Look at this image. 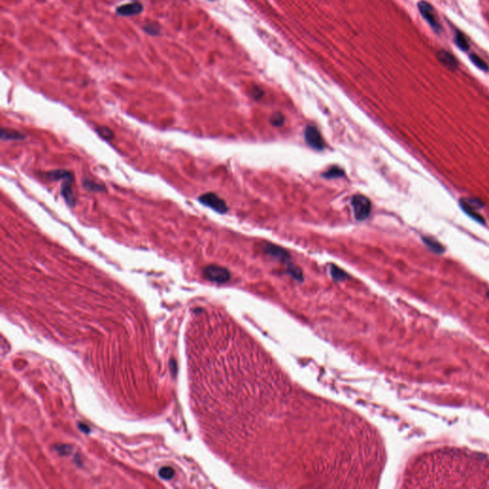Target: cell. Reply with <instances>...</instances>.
Listing matches in <instances>:
<instances>
[{
  "instance_id": "cell-8",
  "label": "cell",
  "mask_w": 489,
  "mask_h": 489,
  "mask_svg": "<svg viewBox=\"0 0 489 489\" xmlns=\"http://www.w3.org/2000/svg\"><path fill=\"white\" fill-rule=\"evenodd\" d=\"M61 196L65 200L68 206L74 207L76 204V198L74 196L72 185H73V175L70 172L67 176L61 180Z\"/></svg>"
},
{
  "instance_id": "cell-24",
  "label": "cell",
  "mask_w": 489,
  "mask_h": 489,
  "mask_svg": "<svg viewBox=\"0 0 489 489\" xmlns=\"http://www.w3.org/2000/svg\"><path fill=\"white\" fill-rule=\"evenodd\" d=\"M78 426L80 427V429H81V430L85 431V432H88V429H86V428H88L87 426H85V425H84V426H82L81 424H78Z\"/></svg>"
},
{
  "instance_id": "cell-1",
  "label": "cell",
  "mask_w": 489,
  "mask_h": 489,
  "mask_svg": "<svg viewBox=\"0 0 489 489\" xmlns=\"http://www.w3.org/2000/svg\"><path fill=\"white\" fill-rule=\"evenodd\" d=\"M351 205L353 210V214L356 220L358 221H363L366 220L370 213H371V209H372V204L370 200L364 195H354L352 198Z\"/></svg>"
},
{
  "instance_id": "cell-6",
  "label": "cell",
  "mask_w": 489,
  "mask_h": 489,
  "mask_svg": "<svg viewBox=\"0 0 489 489\" xmlns=\"http://www.w3.org/2000/svg\"><path fill=\"white\" fill-rule=\"evenodd\" d=\"M263 249L267 255H270L271 257L280 262L288 263L291 260V255L289 254V252L282 247H279L271 243H265L263 245Z\"/></svg>"
},
{
  "instance_id": "cell-19",
  "label": "cell",
  "mask_w": 489,
  "mask_h": 489,
  "mask_svg": "<svg viewBox=\"0 0 489 489\" xmlns=\"http://www.w3.org/2000/svg\"><path fill=\"white\" fill-rule=\"evenodd\" d=\"M174 474H175V472H174L173 468L168 467V466L162 467V468L160 469V471H159V475H160V477H161L162 479H163V480H166V481L171 480V479L174 477Z\"/></svg>"
},
{
  "instance_id": "cell-25",
  "label": "cell",
  "mask_w": 489,
  "mask_h": 489,
  "mask_svg": "<svg viewBox=\"0 0 489 489\" xmlns=\"http://www.w3.org/2000/svg\"><path fill=\"white\" fill-rule=\"evenodd\" d=\"M488 296H489V293H488Z\"/></svg>"
},
{
  "instance_id": "cell-2",
  "label": "cell",
  "mask_w": 489,
  "mask_h": 489,
  "mask_svg": "<svg viewBox=\"0 0 489 489\" xmlns=\"http://www.w3.org/2000/svg\"><path fill=\"white\" fill-rule=\"evenodd\" d=\"M418 8L419 12L422 16V18L427 21V23L430 25L431 28L436 32V33H441L442 32V25L440 21L438 20V17L436 15V11L434 7L431 5L430 3L426 1H419L418 3Z\"/></svg>"
},
{
  "instance_id": "cell-10",
  "label": "cell",
  "mask_w": 489,
  "mask_h": 489,
  "mask_svg": "<svg viewBox=\"0 0 489 489\" xmlns=\"http://www.w3.org/2000/svg\"><path fill=\"white\" fill-rule=\"evenodd\" d=\"M142 10L143 7L140 2H133L119 6L117 9V13L119 16L129 17V16H137L142 12Z\"/></svg>"
},
{
  "instance_id": "cell-22",
  "label": "cell",
  "mask_w": 489,
  "mask_h": 489,
  "mask_svg": "<svg viewBox=\"0 0 489 489\" xmlns=\"http://www.w3.org/2000/svg\"><path fill=\"white\" fill-rule=\"evenodd\" d=\"M144 32H146L147 34H149L151 36H156V35H159V33H160L159 27L155 24L147 25L146 27H144Z\"/></svg>"
},
{
  "instance_id": "cell-16",
  "label": "cell",
  "mask_w": 489,
  "mask_h": 489,
  "mask_svg": "<svg viewBox=\"0 0 489 489\" xmlns=\"http://www.w3.org/2000/svg\"><path fill=\"white\" fill-rule=\"evenodd\" d=\"M96 131L98 135L106 140H111L114 139V132L107 126H97Z\"/></svg>"
},
{
  "instance_id": "cell-4",
  "label": "cell",
  "mask_w": 489,
  "mask_h": 489,
  "mask_svg": "<svg viewBox=\"0 0 489 489\" xmlns=\"http://www.w3.org/2000/svg\"><path fill=\"white\" fill-rule=\"evenodd\" d=\"M199 201L204 206L212 209L213 210H215L219 213H226L229 210L226 202L213 192H209V193L203 194L199 198Z\"/></svg>"
},
{
  "instance_id": "cell-21",
  "label": "cell",
  "mask_w": 489,
  "mask_h": 489,
  "mask_svg": "<svg viewBox=\"0 0 489 489\" xmlns=\"http://www.w3.org/2000/svg\"><path fill=\"white\" fill-rule=\"evenodd\" d=\"M271 122L274 126H281L285 122V117L281 113H275L271 118Z\"/></svg>"
},
{
  "instance_id": "cell-9",
  "label": "cell",
  "mask_w": 489,
  "mask_h": 489,
  "mask_svg": "<svg viewBox=\"0 0 489 489\" xmlns=\"http://www.w3.org/2000/svg\"><path fill=\"white\" fill-rule=\"evenodd\" d=\"M437 59L442 65L451 71H455L459 68V62L457 59L446 50H440L437 53Z\"/></svg>"
},
{
  "instance_id": "cell-13",
  "label": "cell",
  "mask_w": 489,
  "mask_h": 489,
  "mask_svg": "<svg viewBox=\"0 0 489 489\" xmlns=\"http://www.w3.org/2000/svg\"><path fill=\"white\" fill-rule=\"evenodd\" d=\"M83 186L90 190V191H93V192H103L106 190L105 186L99 183H97L96 181L94 180H90V179H83Z\"/></svg>"
},
{
  "instance_id": "cell-20",
  "label": "cell",
  "mask_w": 489,
  "mask_h": 489,
  "mask_svg": "<svg viewBox=\"0 0 489 489\" xmlns=\"http://www.w3.org/2000/svg\"><path fill=\"white\" fill-rule=\"evenodd\" d=\"M288 272H289V274H292L295 279L301 280V279L303 278V275H302V272H301V270H300L298 267H296V266H294V265H289Z\"/></svg>"
},
{
  "instance_id": "cell-11",
  "label": "cell",
  "mask_w": 489,
  "mask_h": 489,
  "mask_svg": "<svg viewBox=\"0 0 489 489\" xmlns=\"http://www.w3.org/2000/svg\"><path fill=\"white\" fill-rule=\"evenodd\" d=\"M422 241L431 252L436 255H442L445 252L444 247L439 241L431 238L429 236L422 237Z\"/></svg>"
},
{
  "instance_id": "cell-18",
  "label": "cell",
  "mask_w": 489,
  "mask_h": 489,
  "mask_svg": "<svg viewBox=\"0 0 489 489\" xmlns=\"http://www.w3.org/2000/svg\"><path fill=\"white\" fill-rule=\"evenodd\" d=\"M331 274L334 280H344L348 276L346 273H344V271H342L335 265L331 266Z\"/></svg>"
},
{
  "instance_id": "cell-7",
  "label": "cell",
  "mask_w": 489,
  "mask_h": 489,
  "mask_svg": "<svg viewBox=\"0 0 489 489\" xmlns=\"http://www.w3.org/2000/svg\"><path fill=\"white\" fill-rule=\"evenodd\" d=\"M482 206H483V204L481 202H477L476 200H470V199L461 200V207L467 215H469L471 218H473L474 220H476L477 222H479L481 224H486L484 217L480 215L476 211L477 208H480Z\"/></svg>"
},
{
  "instance_id": "cell-15",
  "label": "cell",
  "mask_w": 489,
  "mask_h": 489,
  "mask_svg": "<svg viewBox=\"0 0 489 489\" xmlns=\"http://www.w3.org/2000/svg\"><path fill=\"white\" fill-rule=\"evenodd\" d=\"M470 60L471 62L476 66L478 67L480 70H483V71H489V65L481 59L479 56H477L476 54H471L469 56Z\"/></svg>"
},
{
  "instance_id": "cell-23",
  "label": "cell",
  "mask_w": 489,
  "mask_h": 489,
  "mask_svg": "<svg viewBox=\"0 0 489 489\" xmlns=\"http://www.w3.org/2000/svg\"><path fill=\"white\" fill-rule=\"evenodd\" d=\"M253 94H254V97H255V98L258 99V98H260L262 97V96H263V91H262L261 89H259L258 87H256V88H255V90H254V93H253Z\"/></svg>"
},
{
  "instance_id": "cell-3",
  "label": "cell",
  "mask_w": 489,
  "mask_h": 489,
  "mask_svg": "<svg viewBox=\"0 0 489 489\" xmlns=\"http://www.w3.org/2000/svg\"><path fill=\"white\" fill-rule=\"evenodd\" d=\"M204 275L208 280L219 284L226 283L231 278L229 270L217 265H210L206 267L204 269Z\"/></svg>"
},
{
  "instance_id": "cell-14",
  "label": "cell",
  "mask_w": 489,
  "mask_h": 489,
  "mask_svg": "<svg viewBox=\"0 0 489 489\" xmlns=\"http://www.w3.org/2000/svg\"><path fill=\"white\" fill-rule=\"evenodd\" d=\"M455 43L456 45L464 52H466L469 50V42H468V39H466V37L460 31H457L456 32V35H455Z\"/></svg>"
},
{
  "instance_id": "cell-17",
  "label": "cell",
  "mask_w": 489,
  "mask_h": 489,
  "mask_svg": "<svg viewBox=\"0 0 489 489\" xmlns=\"http://www.w3.org/2000/svg\"><path fill=\"white\" fill-rule=\"evenodd\" d=\"M343 175H344L343 169H341L337 166H333V167H331L328 171H326L323 176L326 177L327 179H332V178H338V177L343 176Z\"/></svg>"
},
{
  "instance_id": "cell-12",
  "label": "cell",
  "mask_w": 489,
  "mask_h": 489,
  "mask_svg": "<svg viewBox=\"0 0 489 489\" xmlns=\"http://www.w3.org/2000/svg\"><path fill=\"white\" fill-rule=\"evenodd\" d=\"M25 139V136L17 130L3 128L1 130V140H22Z\"/></svg>"
},
{
  "instance_id": "cell-5",
  "label": "cell",
  "mask_w": 489,
  "mask_h": 489,
  "mask_svg": "<svg viewBox=\"0 0 489 489\" xmlns=\"http://www.w3.org/2000/svg\"><path fill=\"white\" fill-rule=\"evenodd\" d=\"M304 137L307 144L311 146L313 149L316 150H322L325 147V142L324 140L321 136L320 132L314 127L308 125L305 129L304 132Z\"/></svg>"
}]
</instances>
